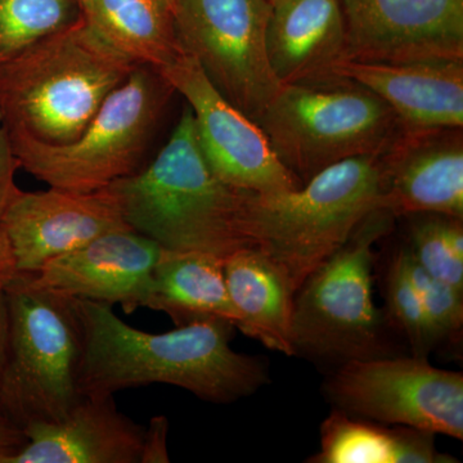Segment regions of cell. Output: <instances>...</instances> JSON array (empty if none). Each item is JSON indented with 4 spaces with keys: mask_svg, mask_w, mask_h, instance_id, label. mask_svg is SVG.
<instances>
[{
    "mask_svg": "<svg viewBox=\"0 0 463 463\" xmlns=\"http://www.w3.org/2000/svg\"><path fill=\"white\" fill-rule=\"evenodd\" d=\"M83 337L81 395H114L152 383L176 386L194 397L230 404L268 383L267 367L231 347L234 326L200 319L164 334L137 330L111 306L72 298Z\"/></svg>",
    "mask_w": 463,
    "mask_h": 463,
    "instance_id": "cell-1",
    "label": "cell"
},
{
    "mask_svg": "<svg viewBox=\"0 0 463 463\" xmlns=\"http://www.w3.org/2000/svg\"><path fill=\"white\" fill-rule=\"evenodd\" d=\"M133 231L173 251L225 258L250 248L249 201L254 192L218 178L203 157L190 108L156 158L109 185Z\"/></svg>",
    "mask_w": 463,
    "mask_h": 463,
    "instance_id": "cell-2",
    "label": "cell"
},
{
    "mask_svg": "<svg viewBox=\"0 0 463 463\" xmlns=\"http://www.w3.org/2000/svg\"><path fill=\"white\" fill-rule=\"evenodd\" d=\"M137 66L83 18L0 62V120L8 134L74 141Z\"/></svg>",
    "mask_w": 463,
    "mask_h": 463,
    "instance_id": "cell-3",
    "label": "cell"
},
{
    "mask_svg": "<svg viewBox=\"0 0 463 463\" xmlns=\"http://www.w3.org/2000/svg\"><path fill=\"white\" fill-rule=\"evenodd\" d=\"M381 155L341 161L298 190L250 197L252 245L281 268L297 292L377 209Z\"/></svg>",
    "mask_w": 463,
    "mask_h": 463,
    "instance_id": "cell-4",
    "label": "cell"
},
{
    "mask_svg": "<svg viewBox=\"0 0 463 463\" xmlns=\"http://www.w3.org/2000/svg\"><path fill=\"white\" fill-rule=\"evenodd\" d=\"M255 123L301 184L341 161L383 154L402 130L376 94L335 74L282 85Z\"/></svg>",
    "mask_w": 463,
    "mask_h": 463,
    "instance_id": "cell-5",
    "label": "cell"
},
{
    "mask_svg": "<svg viewBox=\"0 0 463 463\" xmlns=\"http://www.w3.org/2000/svg\"><path fill=\"white\" fill-rule=\"evenodd\" d=\"M9 331L0 379V410L21 429L58 422L81 401L83 337L72 298L17 273L5 288Z\"/></svg>",
    "mask_w": 463,
    "mask_h": 463,
    "instance_id": "cell-6",
    "label": "cell"
},
{
    "mask_svg": "<svg viewBox=\"0 0 463 463\" xmlns=\"http://www.w3.org/2000/svg\"><path fill=\"white\" fill-rule=\"evenodd\" d=\"M172 87L138 65L116 88L78 138L62 145L8 134L18 165L50 187L91 192L137 172Z\"/></svg>",
    "mask_w": 463,
    "mask_h": 463,
    "instance_id": "cell-7",
    "label": "cell"
},
{
    "mask_svg": "<svg viewBox=\"0 0 463 463\" xmlns=\"http://www.w3.org/2000/svg\"><path fill=\"white\" fill-rule=\"evenodd\" d=\"M394 216L376 209L343 248L298 289L292 312L295 354L347 362L386 356L383 322L373 303V245L389 233Z\"/></svg>",
    "mask_w": 463,
    "mask_h": 463,
    "instance_id": "cell-8",
    "label": "cell"
},
{
    "mask_svg": "<svg viewBox=\"0 0 463 463\" xmlns=\"http://www.w3.org/2000/svg\"><path fill=\"white\" fill-rule=\"evenodd\" d=\"M270 5L265 0H178L175 33L216 90L251 120L282 85L265 45Z\"/></svg>",
    "mask_w": 463,
    "mask_h": 463,
    "instance_id": "cell-9",
    "label": "cell"
},
{
    "mask_svg": "<svg viewBox=\"0 0 463 463\" xmlns=\"http://www.w3.org/2000/svg\"><path fill=\"white\" fill-rule=\"evenodd\" d=\"M326 394L358 419L463 439V374L434 367L426 356L344 362Z\"/></svg>",
    "mask_w": 463,
    "mask_h": 463,
    "instance_id": "cell-10",
    "label": "cell"
},
{
    "mask_svg": "<svg viewBox=\"0 0 463 463\" xmlns=\"http://www.w3.org/2000/svg\"><path fill=\"white\" fill-rule=\"evenodd\" d=\"M158 72L187 100L201 151L221 181L261 194L303 185L279 163L258 124L216 90L194 58L182 54Z\"/></svg>",
    "mask_w": 463,
    "mask_h": 463,
    "instance_id": "cell-11",
    "label": "cell"
},
{
    "mask_svg": "<svg viewBox=\"0 0 463 463\" xmlns=\"http://www.w3.org/2000/svg\"><path fill=\"white\" fill-rule=\"evenodd\" d=\"M347 60H463V0H340Z\"/></svg>",
    "mask_w": 463,
    "mask_h": 463,
    "instance_id": "cell-12",
    "label": "cell"
},
{
    "mask_svg": "<svg viewBox=\"0 0 463 463\" xmlns=\"http://www.w3.org/2000/svg\"><path fill=\"white\" fill-rule=\"evenodd\" d=\"M18 273L35 274L90 241L132 228L109 188L18 192L0 219ZM133 231V230H132Z\"/></svg>",
    "mask_w": 463,
    "mask_h": 463,
    "instance_id": "cell-13",
    "label": "cell"
},
{
    "mask_svg": "<svg viewBox=\"0 0 463 463\" xmlns=\"http://www.w3.org/2000/svg\"><path fill=\"white\" fill-rule=\"evenodd\" d=\"M377 209L397 216L463 219V134L453 129L405 132L381 155Z\"/></svg>",
    "mask_w": 463,
    "mask_h": 463,
    "instance_id": "cell-14",
    "label": "cell"
},
{
    "mask_svg": "<svg viewBox=\"0 0 463 463\" xmlns=\"http://www.w3.org/2000/svg\"><path fill=\"white\" fill-rule=\"evenodd\" d=\"M161 248L136 231H116L54 259L33 281L57 294L114 307L127 315L147 307Z\"/></svg>",
    "mask_w": 463,
    "mask_h": 463,
    "instance_id": "cell-15",
    "label": "cell"
},
{
    "mask_svg": "<svg viewBox=\"0 0 463 463\" xmlns=\"http://www.w3.org/2000/svg\"><path fill=\"white\" fill-rule=\"evenodd\" d=\"M331 74L376 94L405 132L463 128V60L385 63L344 58Z\"/></svg>",
    "mask_w": 463,
    "mask_h": 463,
    "instance_id": "cell-16",
    "label": "cell"
},
{
    "mask_svg": "<svg viewBox=\"0 0 463 463\" xmlns=\"http://www.w3.org/2000/svg\"><path fill=\"white\" fill-rule=\"evenodd\" d=\"M23 430L25 446L3 463H139L145 428L118 410L114 395H83L61 421Z\"/></svg>",
    "mask_w": 463,
    "mask_h": 463,
    "instance_id": "cell-17",
    "label": "cell"
},
{
    "mask_svg": "<svg viewBox=\"0 0 463 463\" xmlns=\"http://www.w3.org/2000/svg\"><path fill=\"white\" fill-rule=\"evenodd\" d=\"M265 45L281 85L330 75L332 67L346 57L340 0H282L272 5Z\"/></svg>",
    "mask_w": 463,
    "mask_h": 463,
    "instance_id": "cell-18",
    "label": "cell"
},
{
    "mask_svg": "<svg viewBox=\"0 0 463 463\" xmlns=\"http://www.w3.org/2000/svg\"><path fill=\"white\" fill-rule=\"evenodd\" d=\"M234 328L268 349L295 355L292 312L297 289L260 249L243 248L224 258Z\"/></svg>",
    "mask_w": 463,
    "mask_h": 463,
    "instance_id": "cell-19",
    "label": "cell"
},
{
    "mask_svg": "<svg viewBox=\"0 0 463 463\" xmlns=\"http://www.w3.org/2000/svg\"><path fill=\"white\" fill-rule=\"evenodd\" d=\"M149 309L166 313L178 326L200 319L233 325L234 310L224 276V258L163 249L154 269Z\"/></svg>",
    "mask_w": 463,
    "mask_h": 463,
    "instance_id": "cell-20",
    "label": "cell"
},
{
    "mask_svg": "<svg viewBox=\"0 0 463 463\" xmlns=\"http://www.w3.org/2000/svg\"><path fill=\"white\" fill-rule=\"evenodd\" d=\"M174 0H90L84 20L136 65L158 70L182 56Z\"/></svg>",
    "mask_w": 463,
    "mask_h": 463,
    "instance_id": "cell-21",
    "label": "cell"
},
{
    "mask_svg": "<svg viewBox=\"0 0 463 463\" xmlns=\"http://www.w3.org/2000/svg\"><path fill=\"white\" fill-rule=\"evenodd\" d=\"M83 18L79 0H0V62Z\"/></svg>",
    "mask_w": 463,
    "mask_h": 463,
    "instance_id": "cell-22",
    "label": "cell"
},
{
    "mask_svg": "<svg viewBox=\"0 0 463 463\" xmlns=\"http://www.w3.org/2000/svg\"><path fill=\"white\" fill-rule=\"evenodd\" d=\"M397 429L335 410L321 426V449L309 462L395 463Z\"/></svg>",
    "mask_w": 463,
    "mask_h": 463,
    "instance_id": "cell-23",
    "label": "cell"
},
{
    "mask_svg": "<svg viewBox=\"0 0 463 463\" xmlns=\"http://www.w3.org/2000/svg\"><path fill=\"white\" fill-rule=\"evenodd\" d=\"M407 248L417 264L439 281L463 291V219L411 215Z\"/></svg>",
    "mask_w": 463,
    "mask_h": 463,
    "instance_id": "cell-24",
    "label": "cell"
},
{
    "mask_svg": "<svg viewBox=\"0 0 463 463\" xmlns=\"http://www.w3.org/2000/svg\"><path fill=\"white\" fill-rule=\"evenodd\" d=\"M385 298V319L410 343L413 355L428 358L434 343L408 268L407 248L399 250L392 258L386 274Z\"/></svg>",
    "mask_w": 463,
    "mask_h": 463,
    "instance_id": "cell-25",
    "label": "cell"
},
{
    "mask_svg": "<svg viewBox=\"0 0 463 463\" xmlns=\"http://www.w3.org/2000/svg\"><path fill=\"white\" fill-rule=\"evenodd\" d=\"M407 254L408 268L421 300L434 347L443 341H458L463 328V291L439 281L422 269L408 248Z\"/></svg>",
    "mask_w": 463,
    "mask_h": 463,
    "instance_id": "cell-26",
    "label": "cell"
},
{
    "mask_svg": "<svg viewBox=\"0 0 463 463\" xmlns=\"http://www.w3.org/2000/svg\"><path fill=\"white\" fill-rule=\"evenodd\" d=\"M397 429L395 463H450L453 457L439 452L435 446L437 434L421 429L394 425Z\"/></svg>",
    "mask_w": 463,
    "mask_h": 463,
    "instance_id": "cell-27",
    "label": "cell"
},
{
    "mask_svg": "<svg viewBox=\"0 0 463 463\" xmlns=\"http://www.w3.org/2000/svg\"><path fill=\"white\" fill-rule=\"evenodd\" d=\"M18 161L12 148L5 125L0 120V219L14 196L20 192L16 184Z\"/></svg>",
    "mask_w": 463,
    "mask_h": 463,
    "instance_id": "cell-28",
    "label": "cell"
},
{
    "mask_svg": "<svg viewBox=\"0 0 463 463\" xmlns=\"http://www.w3.org/2000/svg\"><path fill=\"white\" fill-rule=\"evenodd\" d=\"M167 434H169V420H167V417H152L148 426L145 428V432H143L139 463L170 462L169 452H167Z\"/></svg>",
    "mask_w": 463,
    "mask_h": 463,
    "instance_id": "cell-29",
    "label": "cell"
},
{
    "mask_svg": "<svg viewBox=\"0 0 463 463\" xmlns=\"http://www.w3.org/2000/svg\"><path fill=\"white\" fill-rule=\"evenodd\" d=\"M26 440L23 429L0 410V463L25 446Z\"/></svg>",
    "mask_w": 463,
    "mask_h": 463,
    "instance_id": "cell-30",
    "label": "cell"
},
{
    "mask_svg": "<svg viewBox=\"0 0 463 463\" xmlns=\"http://www.w3.org/2000/svg\"><path fill=\"white\" fill-rule=\"evenodd\" d=\"M14 252L2 225H0V288H5L17 274Z\"/></svg>",
    "mask_w": 463,
    "mask_h": 463,
    "instance_id": "cell-31",
    "label": "cell"
},
{
    "mask_svg": "<svg viewBox=\"0 0 463 463\" xmlns=\"http://www.w3.org/2000/svg\"><path fill=\"white\" fill-rule=\"evenodd\" d=\"M9 316L5 288H0V379L7 358Z\"/></svg>",
    "mask_w": 463,
    "mask_h": 463,
    "instance_id": "cell-32",
    "label": "cell"
},
{
    "mask_svg": "<svg viewBox=\"0 0 463 463\" xmlns=\"http://www.w3.org/2000/svg\"><path fill=\"white\" fill-rule=\"evenodd\" d=\"M79 2H80L81 8H83L84 11V9L88 7V5H90V0H79Z\"/></svg>",
    "mask_w": 463,
    "mask_h": 463,
    "instance_id": "cell-33",
    "label": "cell"
},
{
    "mask_svg": "<svg viewBox=\"0 0 463 463\" xmlns=\"http://www.w3.org/2000/svg\"><path fill=\"white\" fill-rule=\"evenodd\" d=\"M265 2L272 7V5H277L279 2H282V0H265Z\"/></svg>",
    "mask_w": 463,
    "mask_h": 463,
    "instance_id": "cell-34",
    "label": "cell"
},
{
    "mask_svg": "<svg viewBox=\"0 0 463 463\" xmlns=\"http://www.w3.org/2000/svg\"><path fill=\"white\" fill-rule=\"evenodd\" d=\"M174 2L178 3V0H174Z\"/></svg>",
    "mask_w": 463,
    "mask_h": 463,
    "instance_id": "cell-35",
    "label": "cell"
}]
</instances>
